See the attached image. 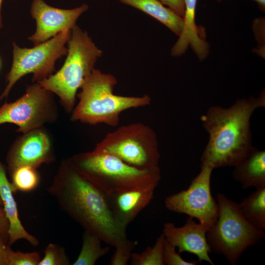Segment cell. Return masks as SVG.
Listing matches in <instances>:
<instances>
[{"mask_svg": "<svg viewBox=\"0 0 265 265\" xmlns=\"http://www.w3.org/2000/svg\"><path fill=\"white\" fill-rule=\"evenodd\" d=\"M59 208L85 230L115 248L126 245L127 227L112 214L104 194L63 161L47 188Z\"/></svg>", "mask_w": 265, "mask_h": 265, "instance_id": "6da1fadb", "label": "cell"}, {"mask_svg": "<svg viewBox=\"0 0 265 265\" xmlns=\"http://www.w3.org/2000/svg\"><path fill=\"white\" fill-rule=\"evenodd\" d=\"M265 106V92L258 97L237 99L229 107L212 106L200 117L209 134L200 157L201 164L212 169L235 166L251 152L250 120L258 108Z\"/></svg>", "mask_w": 265, "mask_h": 265, "instance_id": "7a4b0ae2", "label": "cell"}, {"mask_svg": "<svg viewBox=\"0 0 265 265\" xmlns=\"http://www.w3.org/2000/svg\"><path fill=\"white\" fill-rule=\"evenodd\" d=\"M117 83L114 76L94 68L77 95L79 101L72 112L71 120L115 127L123 111L151 104V98L147 94L141 96L115 94L113 91Z\"/></svg>", "mask_w": 265, "mask_h": 265, "instance_id": "3957f363", "label": "cell"}, {"mask_svg": "<svg viewBox=\"0 0 265 265\" xmlns=\"http://www.w3.org/2000/svg\"><path fill=\"white\" fill-rule=\"evenodd\" d=\"M67 161L81 177L105 194L135 188H156L161 180L159 167L138 169L109 154L91 151L75 155Z\"/></svg>", "mask_w": 265, "mask_h": 265, "instance_id": "277c9868", "label": "cell"}, {"mask_svg": "<svg viewBox=\"0 0 265 265\" xmlns=\"http://www.w3.org/2000/svg\"><path fill=\"white\" fill-rule=\"evenodd\" d=\"M67 53L62 67L55 74L38 82L44 88L57 95L66 110L75 107L77 92L91 74L103 51L86 31L75 25L67 43Z\"/></svg>", "mask_w": 265, "mask_h": 265, "instance_id": "5b68a950", "label": "cell"}, {"mask_svg": "<svg viewBox=\"0 0 265 265\" xmlns=\"http://www.w3.org/2000/svg\"><path fill=\"white\" fill-rule=\"evenodd\" d=\"M216 201L218 217L207 233V242L211 252L223 255L234 265L248 247L260 243L265 232L250 224L242 215L239 204L225 194L218 193Z\"/></svg>", "mask_w": 265, "mask_h": 265, "instance_id": "8992f818", "label": "cell"}, {"mask_svg": "<svg viewBox=\"0 0 265 265\" xmlns=\"http://www.w3.org/2000/svg\"><path fill=\"white\" fill-rule=\"evenodd\" d=\"M92 151L113 156L140 169L159 167L160 154L157 133L142 122L123 125L107 133Z\"/></svg>", "mask_w": 265, "mask_h": 265, "instance_id": "52a82bcc", "label": "cell"}, {"mask_svg": "<svg viewBox=\"0 0 265 265\" xmlns=\"http://www.w3.org/2000/svg\"><path fill=\"white\" fill-rule=\"evenodd\" d=\"M71 30L61 31L47 41L31 48H22L13 42V60L6 76V86L0 100L6 98L14 84L23 76L33 74V81L46 79L55 71L56 61L66 55Z\"/></svg>", "mask_w": 265, "mask_h": 265, "instance_id": "ba28073f", "label": "cell"}, {"mask_svg": "<svg viewBox=\"0 0 265 265\" xmlns=\"http://www.w3.org/2000/svg\"><path fill=\"white\" fill-rule=\"evenodd\" d=\"M51 93L38 82L28 85L22 97L0 107V125L14 124L25 133L53 121L56 112Z\"/></svg>", "mask_w": 265, "mask_h": 265, "instance_id": "9c48e42d", "label": "cell"}, {"mask_svg": "<svg viewBox=\"0 0 265 265\" xmlns=\"http://www.w3.org/2000/svg\"><path fill=\"white\" fill-rule=\"evenodd\" d=\"M213 169L201 164L200 171L185 190L166 197V208L195 218L209 229L217 220L218 206L212 195L211 180Z\"/></svg>", "mask_w": 265, "mask_h": 265, "instance_id": "30bf717a", "label": "cell"}, {"mask_svg": "<svg viewBox=\"0 0 265 265\" xmlns=\"http://www.w3.org/2000/svg\"><path fill=\"white\" fill-rule=\"evenodd\" d=\"M88 9L83 4L73 9L55 8L43 0H33L30 8L32 17L35 20V33L28 37L34 45L48 41L65 30H71L79 18Z\"/></svg>", "mask_w": 265, "mask_h": 265, "instance_id": "8fae6325", "label": "cell"}, {"mask_svg": "<svg viewBox=\"0 0 265 265\" xmlns=\"http://www.w3.org/2000/svg\"><path fill=\"white\" fill-rule=\"evenodd\" d=\"M23 134L12 146L7 156L10 174L22 166L37 169L43 164H49L54 160L51 140L41 128Z\"/></svg>", "mask_w": 265, "mask_h": 265, "instance_id": "7c38bea8", "label": "cell"}, {"mask_svg": "<svg viewBox=\"0 0 265 265\" xmlns=\"http://www.w3.org/2000/svg\"><path fill=\"white\" fill-rule=\"evenodd\" d=\"M209 228L193 218L188 216L186 224L176 227L171 222L163 224L162 234L165 238L176 248L179 253L188 252L196 255L199 262L205 261L213 265L209 256L211 253L208 245L206 234Z\"/></svg>", "mask_w": 265, "mask_h": 265, "instance_id": "4fadbf2b", "label": "cell"}, {"mask_svg": "<svg viewBox=\"0 0 265 265\" xmlns=\"http://www.w3.org/2000/svg\"><path fill=\"white\" fill-rule=\"evenodd\" d=\"M155 188L140 187L104 195L115 218L127 227L154 197Z\"/></svg>", "mask_w": 265, "mask_h": 265, "instance_id": "5bb4252c", "label": "cell"}, {"mask_svg": "<svg viewBox=\"0 0 265 265\" xmlns=\"http://www.w3.org/2000/svg\"><path fill=\"white\" fill-rule=\"evenodd\" d=\"M184 25L179 38L171 49L174 57L183 55L190 47L200 61L204 60L209 53V45L205 39L204 29L195 22L197 0H184Z\"/></svg>", "mask_w": 265, "mask_h": 265, "instance_id": "9a60e30c", "label": "cell"}, {"mask_svg": "<svg viewBox=\"0 0 265 265\" xmlns=\"http://www.w3.org/2000/svg\"><path fill=\"white\" fill-rule=\"evenodd\" d=\"M15 192L11 182L7 178L5 167L0 161V197L9 221L8 244L11 246L18 240L24 239L36 246L39 244L38 239L26 230L19 218L14 197Z\"/></svg>", "mask_w": 265, "mask_h": 265, "instance_id": "2e32d148", "label": "cell"}, {"mask_svg": "<svg viewBox=\"0 0 265 265\" xmlns=\"http://www.w3.org/2000/svg\"><path fill=\"white\" fill-rule=\"evenodd\" d=\"M233 179L243 189L265 187V151L253 147L250 153L234 166Z\"/></svg>", "mask_w": 265, "mask_h": 265, "instance_id": "e0dca14e", "label": "cell"}, {"mask_svg": "<svg viewBox=\"0 0 265 265\" xmlns=\"http://www.w3.org/2000/svg\"><path fill=\"white\" fill-rule=\"evenodd\" d=\"M127 5L136 8L162 23L176 35L182 32L184 20L158 0H118Z\"/></svg>", "mask_w": 265, "mask_h": 265, "instance_id": "ac0fdd59", "label": "cell"}, {"mask_svg": "<svg viewBox=\"0 0 265 265\" xmlns=\"http://www.w3.org/2000/svg\"><path fill=\"white\" fill-rule=\"evenodd\" d=\"M246 220L255 228L265 230V187L257 188L238 203Z\"/></svg>", "mask_w": 265, "mask_h": 265, "instance_id": "d6986e66", "label": "cell"}, {"mask_svg": "<svg viewBox=\"0 0 265 265\" xmlns=\"http://www.w3.org/2000/svg\"><path fill=\"white\" fill-rule=\"evenodd\" d=\"M101 239L96 235L85 230L82 236L80 251L73 265H94L110 251L108 246L102 245Z\"/></svg>", "mask_w": 265, "mask_h": 265, "instance_id": "ffe728a7", "label": "cell"}, {"mask_svg": "<svg viewBox=\"0 0 265 265\" xmlns=\"http://www.w3.org/2000/svg\"><path fill=\"white\" fill-rule=\"evenodd\" d=\"M165 237L161 234L153 246H147L141 253H132L131 265H164L163 251Z\"/></svg>", "mask_w": 265, "mask_h": 265, "instance_id": "44dd1931", "label": "cell"}, {"mask_svg": "<svg viewBox=\"0 0 265 265\" xmlns=\"http://www.w3.org/2000/svg\"><path fill=\"white\" fill-rule=\"evenodd\" d=\"M10 175L16 192L18 190L25 192L32 191L38 186L40 181L36 169L28 166L16 168Z\"/></svg>", "mask_w": 265, "mask_h": 265, "instance_id": "7402d4cb", "label": "cell"}, {"mask_svg": "<svg viewBox=\"0 0 265 265\" xmlns=\"http://www.w3.org/2000/svg\"><path fill=\"white\" fill-rule=\"evenodd\" d=\"M44 257L38 265H70V260L65 249L57 244L50 243L44 250Z\"/></svg>", "mask_w": 265, "mask_h": 265, "instance_id": "603a6c76", "label": "cell"}, {"mask_svg": "<svg viewBox=\"0 0 265 265\" xmlns=\"http://www.w3.org/2000/svg\"><path fill=\"white\" fill-rule=\"evenodd\" d=\"M40 260V254L37 252H23L12 249L8 256L9 265H38Z\"/></svg>", "mask_w": 265, "mask_h": 265, "instance_id": "cb8c5ba5", "label": "cell"}, {"mask_svg": "<svg viewBox=\"0 0 265 265\" xmlns=\"http://www.w3.org/2000/svg\"><path fill=\"white\" fill-rule=\"evenodd\" d=\"M163 260L164 265H196L198 262L196 261H187L182 258L180 253L176 251V247L165 239Z\"/></svg>", "mask_w": 265, "mask_h": 265, "instance_id": "d4e9b609", "label": "cell"}, {"mask_svg": "<svg viewBox=\"0 0 265 265\" xmlns=\"http://www.w3.org/2000/svg\"><path fill=\"white\" fill-rule=\"evenodd\" d=\"M137 244L136 241L130 240L125 246L115 248L110 260L111 265H126L130 261L132 251Z\"/></svg>", "mask_w": 265, "mask_h": 265, "instance_id": "484cf974", "label": "cell"}, {"mask_svg": "<svg viewBox=\"0 0 265 265\" xmlns=\"http://www.w3.org/2000/svg\"><path fill=\"white\" fill-rule=\"evenodd\" d=\"M11 249L8 239L0 233V265H9L8 256Z\"/></svg>", "mask_w": 265, "mask_h": 265, "instance_id": "4316f807", "label": "cell"}, {"mask_svg": "<svg viewBox=\"0 0 265 265\" xmlns=\"http://www.w3.org/2000/svg\"><path fill=\"white\" fill-rule=\"evenodd\" d=\"M183 18L185 13L184 0H158Z\"/></svg>", "mask_w": 265, "mask_h": 265, "instance_id": "83f0119b", "label": "cell"}, {"mask_svg": "<svg viewBox=\"0 0 265 265\" xmlns=\"http://www.w3.org/2000/svg\"><path fill=\"white\" fill-rule=\"evenodd\" d=\"M9 221L3 207L0 206V233L8 239Z\"/></svg>", "mask_w": 265, "mask_h": 265, "instance_id": "f1b7e54d", "label": "cell"}, {"mask_svg": "<svg viewBox=\"0 0 265 265\" xmlns=\"http://www.w3.org/2000/svg\"><path fill=\"white\" fill-rule=\"evenodd\" d=\"M217 2H221L223 0H215ZM257 3L259 8L263 11L265 12V0H253Z\"/></svg>", "mask_w": 265, "mask_h": 265, "instance_id": "f546056e", "label": "cell"}, {"mask_svg": "<svg viewBox=\"0 0 265 265\" xmlns=\"http://www.w3.org/2000/svg\"><path fill=\"white\" fill-rule=\"evenodd\" d=\"M2 0H0V28H1L3 26L1 16V7L2 4Z\"/></svg>", "mask_w": 265, "mask_h": 265, "instance_id": "4dcf8cb0", "label": "cell"}, {"mask_svg": "<svg viewBox=\"0 0 265 265\" xmlns=\"http://www.w3.org/2000/svg\"><path fill=\"white\" fill-rule=\"evenodd\" d=\"M1 205H2V201H1V199H0V206H1Z\"/></svg>", "mask_w": 265, "mask_h": 265, "instance_id": "1f68e13d", "label": "cell"}, {"mask_svg": "<svg viewBox=\"0 0 265 265\" xmlns=\"http://www.w3.org/2000/svg\"><path fill=\"white\" fill-rule=\"evenodd\" d=\"M0 67H1V59H0Z\"/></svg>", "mask_w": 265, "mask_h": 265, "instance_id": "d6a6232c", "label": "cell"}]
</instances>
